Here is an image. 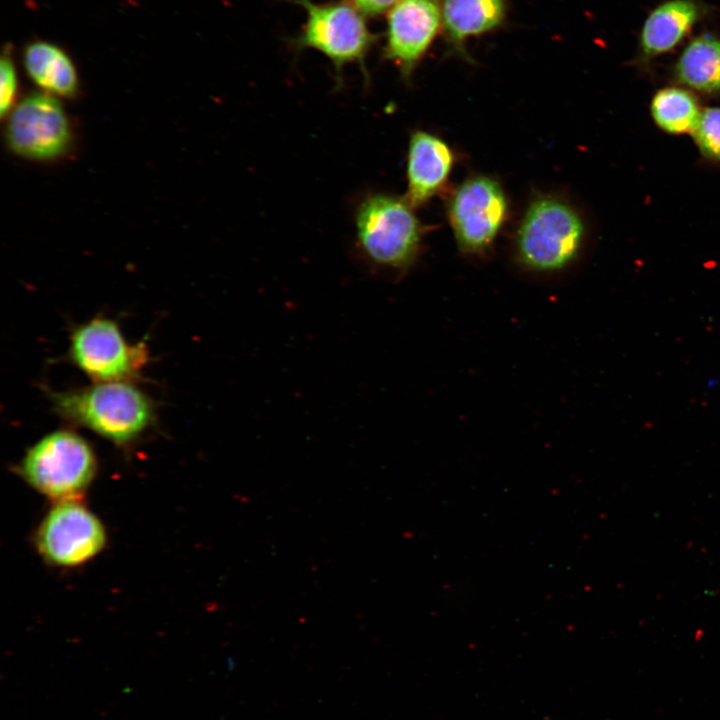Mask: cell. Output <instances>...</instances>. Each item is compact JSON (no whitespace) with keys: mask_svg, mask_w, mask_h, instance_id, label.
I'll list each match as a JSON object with an SVG mask.
<instances>
[{"mask_svg":"<svg viewBox=\"0 0 720 720\" xmlns=\"http://www.w3.org/2000/svg\"><path fill=\"white\" fill-rule=\"evenodd\" d=\"M51 399L66 421L120 445L135 440L154 420L152 401L131 382H96L53 393Z\"/></svg>","mask_w":720,"mask_h":720,"instance_id":"1","label":"cell"},{"mask_svg":"<svg viewBox=\"0 0 720 720\" xmlns=\"http://www.w3.org/2000/svg\"><path fill=\"white\" fill-rule=\"evenodd\" d=\"M24 64L31 79L44 90L65 97L76 93V69L59 47L44 41L33 42L25 49Z\"/></svg>","mask_w":720,"mask_h":720,"instance_id":"13","label":"cell"},{"mask_svg":"<svg viewBox=\"0 0 720 720\" xmlns=\"http://www.w3.org/2000/svg\"><path fill=\"white\" fill-rule=\"evenodd\" d=\"M95 454L77 433L57 430L36 442L20 463L23 478L40 493L58 501L76 499L96 473Z\"/></svg>","mask_w":720,"mask_h":720,"instance_id":"3","label":"cell"},{"mask_svg":"<svg viewBox=\"0 0 720 720\" xmlns=\"http://www.w3.org/2000/svg\"><path fill=\"white\" fill-rule=\"evenodd\" d=\"M674 74L681 84L696 91L720 92V38L703 34L691 40L678 58Z\"/></svg>","mask_w":720,"mask_h":720,"instance_id":"14","label":"cell"},{"mask_svg":"<svg viewBox=\"0 0 720 720\" xmlns=\"http://www.w3.org/2000/svg\"><path fill=\"white\" fill-rule=\"evenodd\" d=\"M69 355L95 382H132L148 361L146 344L128 343L119 326L107 318H95L76 328Z\"/></svg>","mask_w":720,"mask_h":720,"instance_id":"5","label":"cell"},{"mask_svg":"<svg viewBox=\"0 0 720 720\" xmlns=\"http://www.w3.org/2000/svg\"><path fill=\"white\" fill-rule=\"evenodd\" d=\"M101 521L76 499L58 501L41 522L36 535L40 554L62 567L80 565L104 547Z\"/></svg>","mask_w":720,"mask_h":720,"instance_id":"8","label":"cell"},{"mask_svg":"<svg viewBox=\"0 0 720 720\" xmlns=\"http://www.w3.org/2000/svg\"><path fill=\"white\" fill-rule=\"evenodd\" d=\"M443 21L457 40L496 27L504 15L503 0H444Z\"/></svg>","mask_w":720,"mask_h":720,"instance_id":"15","label":"cell"},{"mask_svg":"<svg viewBox=\"0 0 720 720\" xmlns=\"http://www.w3.org/2000/svg\"><path fill=\"white\" fill-rule=\"evenodd\" d=\"M406 198L382 192L365 195L355 211L361 254L379 268L407 270L416 260L424 228Z\"/></svg>","mask_w":720,"mask_h":720,"instance_id":"2","label":"cell"},{"mask_svg":"<svg viewBox=\"0 0 720 720\" xmlns=\"http://www.w3.org/2000/svg\"><path fill=\"white\" fill-rule=\"evenodd\" d=\"M441 14L435 0H399L389 11L387 56L408 76L435 37Z\"/></svg>","mask_w":720,"mask_h":720,"instance_id":"10","label":"cell"},{"mask_svg":"<svg viewBox=\"0 0 720 720\" xmlns=\"http://www.w3.org/2000/svg\"><path fill=\"white\" fill-rule=\"evenodd\" d=\"M16 91V71L9 50L6 49L1 59L0 114L2 117L11 110Z\"/></svg>","mask_w":720,"mask_h":720,"instance_id":"18","label":"cell"},{"mask_svg":"<svg viewBox=\"0 0 720 720\" xmlns=\"http://www.w3.org/2000/svg\"><path fill=\"white\" fill-rule=\"evenodd\" d=\"M354 6L367 15H379L390 10L399 0H352Z\"/></svg>","mask_w":720,"mask_h":720,"instance_id":"19","label":"cell"},{"mask_svg":"<svg viewBox=\"0 0 720 720\" xmlns=\"http://www.w3.org/2000/svg\"><path fill=\"white\" fill-rule=\"evenodd\" d=\"M650 109L657 126L670 134L692 132L701 111L694 95L677 87L659 90Z\"/></svg>","mask_w":720,"mask_h":720,"instance_id":"16","label":"cell"},{"mask_svg":"<svg viewBox=\"0 0 720 720\" xmlns=\"http://www.w3.org/2000/svg\"><path fill=\"white\" fill-rule=\"evenodd\" d=\"M298 2L307 12L298 41L300 46L323 53L332 61L338 74L347 63L363 62L372 40L362 12L345 2Z\"/></svg>","mask_w":720,"mask_h":720,"instance_id":"7","label":"cell"},{"mask_svg":"<svg viewBox=\"0 0 720 720\" xmlns=\"http://www.w3.org/2000/svg\"><path fill=\"white\" fill-rule=\"evenodd\" d=\"M508 204L501 185L488 176H474L451 195L447 214L456 242L465 253H480L502 228Z\"/></svg>","mask_w":720,"mask_h":720,"instance_id":"6","label":"cell"},{"mask_svg":"<svg viewBox=\"0 0 720 720\" xmlns=\"http://www.w3.org/2000/svg\"><path fill=\"white\" fill-rule=\"evenodd\" d=\"M700 16L701 8L694 0H670L659 5L642 27L640 48L643 57L650 59L675 48Z\"/></svg>","mask_w":720,"mask_h":720,"instance_id":"12","label":"cell"},{"mask_svg":"<svg viewBox=\"0 0 720 720\" xmlns=\"http://www.w3.org/2000/svg\"><path fill=\"white\" fill-rule=\"evenodd\" d=\"M583 234V223L572 207L551 197L538 198L517 231V257L532 270H559L576 257Z\"/></svg>","mask_w":720,"mask_h":720,"instance_id":"4","label":"cell"},{"mask_svg":"<svg viewBox=\"0 0 720 720\" xmlns=\"http://www.w3.org/2000/svg\"><path fill=\"white\" fill-rule=\"evenodd\" d=\"M10 148L17 154L36 160L55 159L70 146L68 118L55 98L32 94L11 113L6 130Z\"/></svg>","mask_w":720,"mask_h":720,"instance_id":"9","label":"cell"},{"mask_svg":"<svg viewBox=\"0 0 720 720\" xmlns=\"http://www.w3.org/2000/svg\"><path fill=\"white\" fill-rule=\"evenodd\" d=\"M453 163V152L441 138L422 130L411 134L405 198L413 208L422 206L443 188Z\"/></svg>","mask_w":720,"mask_h":720,"instance_id":"11","label":"cell"},{"mask_svg":"<svg viewBox=\"0 0 720 720\" xmlns=\"http://www.w3.org/2000/svg\"><path fill=\"white\" fill-rule=\"evenodd\" d=\"M691 133L706 158L720 161V107L701 110Z\"/></svg>","mask_w":720,"mask_h":720,"instance_id":"17","label":"cell"}]
</instances>
